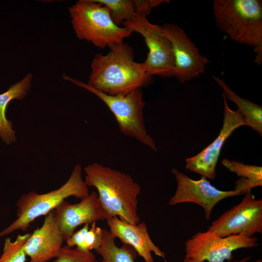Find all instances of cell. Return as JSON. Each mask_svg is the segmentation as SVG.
<instances>
[{
  "label": "cell",
  "mask_w": 262,
  "mask_h": 262,
  "mask_svg": "<svg viewBox=\"0 0 262 262\" xmlns=\"http://www.w3.org/2000/svg\"><path fill=\"white\" fill-rule=\"evenodd\" d=\"M106 55L96 54L87 85L111 96L125 95L148 84L152 76L142 63L134 61L133 51L123 42L110 47Z\"/></svg>",
  "instance_id": "1"
},
{
  "label": "cell",
  "mask_w": 262,
  "mask_h": 262,
  "mask_svg": "<svg viewBox=\"0 0 262 262\" xmlns=\"http://www.w3.org/2000/svg\"><path fill=\"white\" fill-rule=\"evenodd\" d=\"M84 171V182L97 189L106 220L116 216L131 224L140 222L137 197L141 187L130 175L97 163L86 166Z\"/></svg>",
  "instance_id": "2"
},
{
  "label": "cell",
  "mask_w": 262,
  "mask_h": 262,
  "mask_svg": "<svg viewBox=\"0 0 262 262\" xmlns=\"http://www.w3.org/2000/svg\"><path fill=\"white\" fill-rule=\"evenodd\" d=\"M213 15L217 27L236 43L254 48L255 63L262 62V1L214 0Z\"/></svg>",
  "instance_id": "3"
},
{
  "label": "cell",
  "mask_w": 262,
  "mask_h": 262,
  "mask_svg": "<svg viewBox=\"0 0 262 262\" xmlns=\"http://www.w3.org/2000/svg\"><path fill=\"white\" fill-rule=\"evenodd\" d=\"M82 170L81 165L76 164L68 180L57 189L45 194L32 191L22 195L16 202V219L0 232V237L16 230L27 231L36 218L46 215L69 196L81 199L87 196L88 186L82 180Z\"/></svg>",
  "instance_id": "4"
},
{
  "label": "cell",
  "mask_w": 262,
  "mask_h": 262,
  "mask_svg": "<svg viewBox=\"0 0 262 262\" xmlns=\"http://www.w3.org/2000/svg\"><path fill=\"white\" fill-rule=\"evenodd\" d=\"M76 37L103 49L123 42L133 32L116 25L108 9L95 0H80L69 8Z\"/></svg>",
  "instance_id": "5"
},
{
  "label": "cell",
  "mask_w": 262,
  "mask_h": 262,
  "mask_svg": "<svg viewBox=\"0 0 262 262\" xmlns=\"http://www.w3.org/2000/svg\"><path fill=\"white\" fill-rule=\"evenodd\" d=\"M64 78L93 93L100 99L114 114L120 131L124 135L135 138L153 150H157L155 141L147 133L145 125L143 109L145 103L143 100L141 88L125 95L111 96L68 76H64Z\"/></svg>",
  "instance_id": "6"
},
{
  "label": "cell",
  "mask_w": 262,
  "mask_h": 262,
  "mask_svg": "<svg viewBox=\"0 0 262 262\" xmlns=\"http://www.w3.org/2000/svg\"><path fill=\"white\" fill-rule=\"evenodd\" d=\"M258 245L254 236L237 234L221 237L214 231H198L186 241L185 258L195 262H230L233 251Z\"/></svg>",
  "instance_id": "7"
},
{
  "label": "cell",
  "mask_w": 262,
  "mask_h": 262,
  "mask_svg": "<svg viewBox=\"0 0 262 262\" xmlns=\"http://www.w3.org/2000/svg\"><path fill=\"white\" fill-rule=\"evenodd\" d=\"M122 24L144 38L148 49L147 57L142 63L146 72L151 76L172 77L175 66L172 45L159 32L157 25L151 23L147 16L136 14L131 20L123 22Z\"/></svg>",
  "instance_id": "8"
},
{
  "label": "cell",
  "mask_w": 262,
  "mask_h": 262,
  "mask_svg": "<svg viewBox=\"0 0 262 262\" xmlns=\"http://www.w3.org/2000/svg\"><path fill=\"white\" fill-rule=\"evenodd\" d=\"M157 28L172 45L175 58L172 76L183 83L204 72L210 61L200 53L183 29L171 23L157 25Z\"/></svg>",
  "instance_id": "9"
},
{
  "label": "cell",
  "mask_w": 262,
  "mask_h": 262,
  "mask_svg": "<svg viewBox=\"0 0 262 262\" xmlns=\"http://www.w3.org/2000/svg\"><path fill=\"white\" fill-rule=\"evenodd\" d=\"M208 230L221 237L242 234L253 237L262 233V199H256L251 191L242 201L212 222Z\"/></svg>",
  "instance_id": "10"
},
{
  "label": "cell",
  "mask_w": 262,
  "mask_h": 262,
  "mask_svg": "<svg viewBox=\"0 0 262 262\" xmlns=\"http://www.w3.org/2000/svg\"><path fill=\"white\" fill-rule=\"evenodd\" d=\"M171 171L176 180L177 189L168 205L195 203L203 209L205 218L207 220L211 218L213 210L216 204L226 198L241 195L235 190H220L204 177L194 180L175 168H173Z\"/></svg>",
  "instance_id": "11"
},
{
  "label": "cell",
  "mask_w": 262,
  "mask_h": 262,
  "mask_svg": "<svg viewBox=\"0 0 262 262\" xmlns=\"http://www.w3.org/2000/svg\"><path fill=\"white\" fill-rule=\"evenodd\" d=\"M224 101V118L220 132L213 141L195 156L185 160V168L202 177L213 180L216 174L215 167L226 140L237 128L247 126L244 117L237 110L231 109L222 94Z\"/></svg>",
  "instance_id": "12"
},
{
  "label": "cell",
  "mask_w": 262,
  "mask_h": 262,
  "mask_svg": "<svg viewBox=\"0 0 262 262\" xmlns=\"http://www.w3.org/2000/svg\"><path fill=\"white\" fill-rule=\"evenodd\" d=\"M53 211L65 241L71 237L77 227L106 219L105 211L95 191L78 203L71 204L64 200Z\"/></svg>",
  "instance_id": "13"
},
{
  "label": "cell",
  "mask_w": 262,
  "mask_h": 262,
  "mask_svg": "<svg viewBox=\"0 0 262 262\" xmlns=\"http://www.w3.org/2000/svg\"><path fill=\"white\" fill-rule=\"evenodd\" d=\"M64 240L53 210L46 215L42 226L31 234L25 252L30 262H48L56 257Z\"/></svg>",
  "instance_id": "14"
},
{
  "label": "cell",
  "mask_w": 262,
  "mask_h": 262,
  "mask_svg": "<svg viewBox=\"0 0 262 262\" xmlns=\"http://www.w3.org/2000/svg\"><path fill=\"white\" fill-rule=\"evenodd\" d=\"M110 232L124 244L131 246L145 262H154L151 253L165 258L164 253L153 242L145 222L131 224L115 216L106 219Z\"/></svg>",
  "instance_id": "15"
},
{
  "label": "cell",
  "mask_w": 262,
  "mask_h": 262,
  "mask_svg": "<svg viewBox=\"0 0 262 262\" xmlns=\"http://www.w3.org/2000/svg\"><path fill=\"white\" fill-rule=\"evenodd\" d=\"M33 75L27 74L22 80L11 85L8 89L0 94V138L2 141L9 145L16 141V131L12 123L6 115L8 104L14 99L24 98L31 86Z\"/></svg>",
  "instance_id": "16"
},
{
  "label": "cell",
  "mask_w": 262,
  "mask_h": 262,
  "mask_svg": "<svg viewBox=\"0 0 262 262\" xmlns=\"http://www.w3.org/2000/svg\"><path fill=\"white\" fill-rule=\"evenodd\" d=\"M213 77L223 89L222 94L225 97L236 104L238 108L237 110L244 117L247 126L250 127L262 136V106L248 99L241 98L232 90L222 79L215 76H213Z\"/></svg>",
  "instance_id": "17"
},
{
  "label": "cell",
  "mask_w": 262,
  "mask_h": 262,
  "mask_svg": "<svg viewBox=\"0 0 262 262\" xmlns=\"http://www.w3.org/2000/svg\"><path fill=\"white\" fill-rule=\"evenodd\" d=\"M221 164L239 178L235 182L234 190L241 195L251 191L252 188L262 186V167L223 159Z\"/></svg>",
  "instance_id": "18"
},
{
  "label": "cell",
  "mask_w": 262,
  "mask_h": 262,
  "mask_svg": "<svg viewBox=\"0 0 262 262\" xmlns=\"http://www.w3.org/2000/svg\"><path fill=\"white\" fill-rule=\"evenodd\" d=\"M115 238L110 232L102 229L100 246L95 250L102 257V262H135L137 252L131 246L123 244L118 247L115 242Z\"/></svg>",
  "instance_id": "19"
},
{
  "label": "cell",
  "mask_w": 262,
  "mask_h": 262,
  "mask_svg": "<svg viewBox=\"0 0 262 262\" xmlns=\"http://www.w3.org/2000/svg\"><path fill=\"white\" fill-rule=\"evenodd\" d=\"M109 10L113 22L117 26L131 20L135 13L132 0H95Z\"/></svg>",
  "instance_id": "20"
},
{
  "label": "cell",
  "mask_w": 262,
  "mask_h": 262,
  "mask_svg": "<svg viewBox=\"0 0 262 262\" xmlns=\"http://www.w3.org/2000/svg\"><path fill=\"white\" fill-rule=\"evenodd\" d=\"M31 234H18L14 242L11 238H7L0 257V262H26L27 255L24 246Z\"/></svg>",
  "instance_id": "21"
},
{
  "label": "cell",
  "mask_w": 262,
  "mask_h": 262,
  "mask_svg": "<svg viewBox=\"0 0 262 262\" xmlns=\"http://www.w3.org/2000/svg\"><path fill=\"white\" fill-rule=\"evenodd\" d=\"M55 258L54 262H97L92 252L72 248L67 245L61 247Z\"/></svg>",
  "instance_id": "22"
},
{
  "label": "cell",
  "mask_w": 262,
  "mask_h": 262,
  "mask_svg": "<svg viewBox=\"0 0 262 262\" xmlns=\"http://www.w3.org/2000/svg\"><path fill=\"white\" fill-rule=\"evenodd\" d=\"M102 236V229L97 227L96 222L91 224V227L87 231L80 249L85 252L96 250L100 246Z\"/></svg>",
  "instance_id": "23"
},
{
  "label": "cell",
  "mask_w": 262,
  "mask_h": 262,
  "mask_svg": "<svg viewBox=\"0 0 262 262\" xmlns=\"http://www.w3.org/2000/svg\"><path fill=\"white\" fill-rule=\"evenodd\" d=\"M167 0H132L135 13L147 16L152 9L163 3L169 2Z\"/></svg>",
  "instance_id": "24"
},
{
  "label": "cell",
  "mask_w": 262,
  "mask_h": 262,
  "mask_svg": "<svg viewBox=\"0 0 262 262\" xmlns=\"http://www.w3.org/2000/svg\"><path fill=\"white\" fill-rule=\"evenodd\" d=\"M89 228V224H86L82 229L74 232L71 237L66 241L67 246L71 247L76 246V248L80 249L84 236Z\"/></svg>",
  "instance_id": "25"
},
{
  "label": "cell",
  "mask_w": 262,
  "mask_h": 262,
  "mask_svg": "<svg viewBox=\"0 0 262 262\" xmlns=\"http://www.w3.org/2000/svg\"><path fill=\"white\" fill-rule=\"evenodd\" d=\"M251 258H252V256H247V257L243 258L241 259V260H234V261H232V262H248ZM182 262H195L193 261H192V260H190V259L184 258V259L183 260V261Z\"/></svg>",
  "instance_id": "26"
},
{
  "label": "cell",
  "mask_w": 262,
  "mask_h": 262,
  "mask_svg": "<svg viewBox=\"0 0 262 262\" xmlns=\"http://www.w3.org/2000/svg\"><path fill=\"white\" fill-rule=\"evenodd\" d=\"M255 262H262V260L259 259L257 260Z\"/></svg>",
  "instance_id": "27"
}]
</instances>
